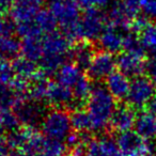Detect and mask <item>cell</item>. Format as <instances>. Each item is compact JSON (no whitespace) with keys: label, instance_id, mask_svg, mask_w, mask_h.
Instances as JSON below:
<instances>
[{"label":"cell","instance_id":"31","mask_svg":"<svg viewBox=\"0 0 156 156\" xmlns=\"http://www.w3.org/2000/svg\"><path fill=\"white\" fill-rule=\"evenodd\" d=\"M10 151H12L8 142L7 135L0 133V156H5Z\"/></svg>","mask_w":156,"mask_h":156},{"label":"cell","instance_id":"2","mask_svg":"<svg viewBox=\"0 0 156 156\" xmlns=\"http://www.w3.org/2000/svg\"><path fill=\"white\" fill-rule=\"evenodd\" d=\"M48 11L65 37L72 42L77 40V26L81 13L76 0H51Z\"/></svg>","mask_w":156,"mask_h":156},{"label":"cell","instance_id":"8","mask_svg":"<svg viewBox=\"0 0 156 156\" xmlns=\"http://www.w3.org/2000/svg\"><path fill=\"white\" fill-rule=\"evenodd\" d=\"M12 110L17 117L20 125L34 128L37 125H41L42 120L46 113L44 112L41 103L34 102L29 98H25L16 103Z\"/></svg>","mask_w":156,"mask_h":156},{"label":"cell","instance_id":"3","mask_svg":"<svg viewBox=\"0 0 156 156\" xmlns=\"http://www.w3.org/2000/svg\"><path fill=\"white\" fill-rule=\"evenodd\" d=\"M41 133L45 137L65 141L73 133L71 113L66 109L52 108L45 113L41 122Z\"/></svg>","mask_w":156,"mask_h":156},{"label":"cell","instance_id":"20","mask_svg":"<svg viewBox=\"0 0 156 156\" xmlns=\"http://www.w3.org/2000/svg\"><path fill=\"white\" fill-rule=\"evenodd\" d=\"M71 123L73 132L81 135H89L93 132V124L86 108H77L71 112Z\"/></svg>","mask_w":156,"mask_h":156},{"label":"cell","instance_id":"5","mask_svg":"<svg viewBox=\"0 0 156 156\" xmlns=\"http://www.w3.org/2000/svg\"><path fill=\"white\" fill-rule=\"evenodd\" d=\"M115 139L123 156H156V145L135 130L120 133Z\"/></svg>","mask_w":156,"mask_h":156},{"label":"cell","instance_id":"24","mask_svg":"<svg viewBox=\"0 0 156 156\" xmlns=\"http://www.w3.org/2000/svg\"><path fill=\"white\" fill-rule=\"evenodd\" d=\"M20 123L12 109H3L0 113V133L9 135L20 127Z\"/></svg>","mask_w":156,"mask_h":156},{"label":"cell","instance_id":"34","mask_svg":"<svg viewBox=\"0 0 156 156\" xmlns=\"http://www.w3.org/2000/svg\"><path fill=\"white\" fill-rule=\"evenodd\" d=\"M5 156H29V155H28V154H26V153H24V152H22V151L12 150V151H10Z\"/></svg>","mask_w":156,"mask_h":156},{"label":"cell","instance_id":"16","mask_svg":"<svg viewBox=\"0 0 156 156\" xmlns=\"http://www.w3.org/2000/svg\"><path fill=\"white\" fill-rule=\"evenodd\" d=\"M12 65H13L15 78L28 83H30L41 72L37 62H33L23 56L12 61Z\"/></svg>","mask_w":156,"mask_h":156},{"label":"cell","instance_id":"12","mask_svg":"<svg viewBox=\"0 0 156 156\" xmlns=\"http://www.w3.org/2000/svg\"><path fill=\"white\" fill-rule=\"evenodd\" d=\"M147 67L144 57L122 51L117 58V69L128 78H136L143 75Z\"/></svg>","mask_w":156,"mask_h":156},{"label":"cell","instance_id":"26","mask_svg":"<svg viewBox=\"0 0 156 156\" xmlns=\"http://www.w3.org/2000/svg\"><path fill=\"white\" fill-rule=\"evenodd\" d=\"M15 79L12 61L0 56V87H8Z\"/></svg>","mask_w":156,"mask_h":156},{"label":"cell","instance_id":"15","mask_svg":"<svg viewBox=\"0 0 156 156\" xmlns=\"http://www.w3.org/2000/svg\"><path fill=\"white\" fill-rule=\"evenodd\" d=\"M105 87L117 101H126L130 87L129 78L121 72L115 71L105 80Z\"/></svg>","mask_w":156,"mask_h":156},{"label":"cell","instance_id":"1","mask_svg":"<svg viewBox=\"0 0 156 156\" xmlns=\"http://www.w3.org/2000/svg\"><path fill=\"white\" fill-rule=\"evenodd\" d=\"M117 106V100L107 88L101 83H94L86 103V109L92 120L94 133H103L109 128L110 120Z\"/></svg>","mask_w":156,"mask_h":156},{"label":"cell","instance_id":"17","mask_svg":"<svg viewBox=\"0 0 156 156\" xmlns=\"http://www.w3.org/2000/svg\"><path fill=\"white\" fill-rule=\"evenodd\" d=\"M134 130L147 141L156 139V115L141 111L137 115Z\"/></svg>","mask_w":156,"mask_h":156},{"label":"cell","instance_id":"30","mask_svg":"<svg viewBox=\"0 0 156 156\" xmlns=\"http://www.w3.org/2000/svg\"><path fill=\"white\" fill-rule=\"evenodd\" d=\"M145 72L149 74L150 79L153 83L154 87L156 89V60L154 59H150L147 61V67H145Z\"/></svg>","mask_w":156,"mask_h":156},{"label":"cell","instance_id":"35","mask_svg":"<svg viewBox=\"0 0 156 156\" xmlns=\"http://www.w3.org/2000/svg\"><path fill=\"white\" fill-rule=\"evenodd\" d=\"M65 156H79V155H77V154H75V153H74V152H71V151H69V153H67Z\"/></svg>","mask_w":156,"mask_h":156},{"label":"cell","instance_id":"32","mask_svg":"<svg viewBox=\"0 0 156 156\" xmlns=\"http://www.w3.org/2000/svg\"><path fill=\"white\" fill-rule=\"evenodd\" d=\"M142 111H145L147 113L156 115V95H154L149 102L147 103V105L144 106V108L142 109Z\"/></svg>","mask_w":156,"mask_h":156},{"label":"cell","instance_id":"21","mask_svg":"<svg viewBox=\"0 0 156 156\" xmlns=\"http://www.w3.org/2000/svg\"><path fill=\"white\" fill-rule=\"evenodd\" d=\"M43 35H35V37H28L23 39V57L33 61V62H40V60L42 59V56H43V49H42V37Z\"/></svg>","mask_w":156,"mask_h":156},{"label":"cell","instance_id":"13","mask_svg":"<svg viewBox=\"0 0 156 156\" xmlns=\"http://www.w3.org/2000/svg\"><path fill=\"white\" fill-rule=\"evenodd\" d=\"M135 110L136 109L129 106L127 103L118 105L110 120L109 128L117 132L118 134L132 130V128H134L135 126L137 118Z\"/></svg>","mask_w":156,"mask_h":156},{"label":"cell","instance_id":"25","mask_svg":"<svg viewBox=\"0 0 156 156\" xmlns=\"http://www.w3.org/2000/svg\"><path fill=\"white\" fill-rule=\"evenodd\" d=\"M123 51L144 57L147 51L143 47L142 42H141L138 33L133 32V31L126 32L123 43Z\"/></svg>","mask_w":156,"mask_h":156},{"label":"cell","instance_id":"27","mask_svg":"<svg viewBox=\"0 0 156 156\" xmlns=\"http://www.w3.org/2000/svg\"><path fill=\"white\" fill-rule=\"evenodd\" d=\"M140 14L150 22H156V0H142Z\"/></svg>","mask_w":156,"mask_h":156},{"label":"cell","instance_id":"9","mask_svg":"<svg viewBox=\"0 0 156 156\" xmlns=\"http://www.w3.org/2000/svg\"><path fill=\"white\" fill-rule=\"evenodd\" d=\"M45 0H15L11 8V20L15 26L24 25L34 20L43 10Z\"/></svg>","mask_w":156,"mask_h":156},{"label":"cell","instance_id":"7","mask_svg":"<svg viewBox=\"0 0 156 156\" xmlns=\"http://www.w3.org/2000/svg\"><path fill=\"white\" fill-rule=\"evenodd\" d=\"M117 59L112 54L101 49L95 51L94 57L87 69V76L94 83H101L115 72Z\"/></svg>","mask_w":156,"mask_h":156},{"label":"cell","instance_id":"18","mask_svg":"<svg viewBox=\"0 0 156 156\" xmlns=\"http://www.w3.org/2000/svg\"><path fill=\"white\" fill-rule=\"evenodd\" d=\"M83 69H81L79 66L75 64L74 62H66L64 65L60 67L56 74V81L66 86L69 88H73L78 80L83 77Z\"/></svg>","mask_w":156,"mask_h":156},{"label":"cell","instance_id":"29","mask_svg":"<svg viewBox=\"0 0 156 156\" xmlns=\"http://www.w3.org/2000/svg\"><path fill=\"white\" fill-rule=\"evenodd\" d=\"M78 5L81 7L89 9V8H100L104 7V5H110L112 0H76Z\"/></svg>","mask_w":156,"mask_h":156},{"label":"cell","instance_id":"28","mask_svg":"<svg viewBox=\"0 0 156 156\" xmlns=\"http://www.w3.org/2000/svg\"><path fill=\"white\" fill-rule=\"evenodd\" d=\"M14 31H16V27L13 20L0 16V37L13 34Z\"/></svg>","mask_w":156,"mask_h":156},{"label":"cell","instance_id":"23","mask_svg":"<svg viewBox=\"0 0 156 156\" xmlns=\"http://www.w3.org/2000/svg\"><path fill=\"white\" fill-rule=\"evenodd\" d=\"M69 152V150L64 141L50 139L43 135L37 156H65Z\"/></svg>","mask_w":156,"mask_h":156},{"label":"cell","instance_id":"6","mask_svg":"<svg viewBox=\"0 0 156 156\" xmlns=\"http://www.w3.org/2000/svg\"><path fill=\"white\" fill-rule=\"evenodd\" d=\"M154 95H156V89L152 80L150 77L141 75L130 81L126 103L134 109H143Z\"/></svg>","mask_w":156,"mask_h":156},{"label":"cell","instance_id":"4","mask_svg":"<svg viewBox=\"0 0 156 156\" xmlns=\"http://www.w3.org/2000/svg\"><path fill=\"white\" fill-rule=\"evenodd\" d=\"M108 26L106 14L98 8L86 9L81 14L77 26V40L92 42L98 40L103 31Z\"/></svg>","mask_w":156,"mask_h":156},{"label":"cell","instance_id":"22","mask_svg":"<svg viewBox=\"0 0 156 156\" xmlns=\"http://www.w3.org/2000/svg\"><path fill=\"white\" fill-rule=\"evenodd\" d=\"M22 54V42L14 34L0 37V56L10 61L15 60Z\"/></svg>","mask_w":156,"mask_h":156},{"label":"cell","instance_id":"36","mask_svg":"<svg viewBox=\"0 0 156 156\" xmlns=\"http://www.w3.org/2000/svg\"><path fill=\"white\" fill-rule=\"evenodd\" d=\"M2 110H3V109L1 108V106H0V113H1V111H2Z\"/></svg>","mask_w":156,"mask_h":156},{"label":"cell","instance_id":"10","mask_svg":"<svg viewBox=\"0 0 156 156\" xmlns=\"http://www.w3.org/2000/svg\"><path fill=\"white\" fill-rule=\"evenodd\" d=\"M46 102L54 108L60 109H76L75 98L73 90L58 81H50L48 86Z\"/></svg>","mask_w":156,"mask_h":156},{"label":"cell","instance_id":"11","mask_svg":"<svg viewBox=\"0 0 156 156\" xmlns=\"http://www.w3.org/2000/svg\"><path fill=\"white\" fill-rule=\"evenodd\" d=\"M86 156H123L117 139L110 134H104L96 138H90L87 142Z\"/></svg>","mask_w":156,"mask_h":156},{"label":"cell","instance_id":"33","mask_svg":"<svg viewBox=\"0 0 156 156\" xmlns=\"http://www.w3.org/2000/svg\"><path fill=\"white\" fill-rule=\"evenodd\" d=\"M15 0H0V16H2L3 13L11 9Z\"/></svg>","mask_w":156,"mask_h":156},{"label":"cell","instance_id":"19","mask_svg":"<svg viewBox=\"0 0 156 156\" xmlns=\"http://www.w3.org/2000/svg\"><path fill=\"white\" fill-rule=\"evenodd\" d=\"M94 48L90 42H81L73 46L71 60L81 69H87L94 57Z\"/></svg>","mask_w":156,"mask_h":156},{"label":"cell","instance_id":"14","mask_svg":"<svg viewBox=\"0 0 156 156\" xmlns=\"http://www.w3.org/2000/svg\"><path fill=\"white\" fill-rule=\"evenodd\" d=\"M126 31L108 25L98 39V43L103 50L115 55L123 50L124 37Z\"/></svg>","mask_w":156,"mask_h":156}]
</instances>
